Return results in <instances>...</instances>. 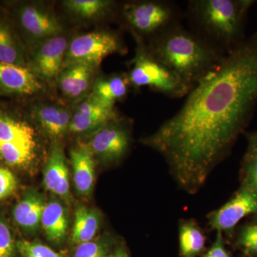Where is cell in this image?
Wrapping results in <instances>:
<instances>
[{
	"label": "cell",
	"mask_w": 257,
	"mask_h": 257,
	"mask_svg": "<svg viewBox=\"0 0 257 257\" xmlns=\"http://www.w3.org/2000/svg\"><path fill=\"white\" fill-rule=\"evenodd\" d=\"M182 107L142 139L165 158L181 189L194 194L229 155L257 104V31L224 55Z\"/></svg>",
	"instance_id": "obj_1"
},
{
	"label": "cell",
	"mask_w": 257,
	"mask_h": 257,
	"mask_svg": "<svg viewBox=\"0 0 257 257\" xmlns=\"http://www.w3.org/2000/svg\"><path fill=\"white\" fill-rule=\"evenodd\" d=\"M149 50L192 89L224 57L195 32L177 24L147 43Z\"/></svg>",
	"instance_id": "obj_2"
},
{
	"label": "cell",
	"mask_w": 257,
	"mask_h": 257,
	"mask_svg": "<svg viewBox=\"0 0 257 257\" xmlns=\"http://www.w3.org/2000/svg\"><path fill=\"white\" fill-rule=\"evenodd\" d=\"M250 0H192L186 15L191 30L226 55L243 41V23Z\"/></svg>",
	"instance_id": "obj_3"
},
{
	"label": "cell",
	"mask_w": 257,
	"mask_h": 257,
	"mask_svg": "<svg viewBox=\"0 0 257 257\" xmlns=\"http://www.w3.org/2000/svg\"><path fill=\"white\" fill-rule=\"evenodd\" d=\"M136 53L130 62L128 73L132 87L136 89L148 87L170 98L187 96L190 88L175 72L152 55L146 42L138 37H136Z\"/></svg>",
	"instance_id": "obj_4"
},
{
	"label": "cell",
	"mask_w": 257,
	"mask_h": 257,
	"mask_svg": "<svg viewBox=\"0 0 257 257\" xmlns=\"http://www.w3.org/2000/svg\"><path fill=\"white\" fill-rule=\"evenodd\" d=\"M121 15L135 37L147 42L180 23L182 18L178 6L167 0L126 3L121 8Z\"/></svg>",
	"instance_id": "obj_5"
},
{
	"label": "cell",
	"mask_w": 257,
	"mask_h": 257,
	"mask_svg": "<svg viewBox=\"0 0 257 257\" xmlns=\"http://www.w3.org/2000/svg\"><path fill=\"white\" fill-rule=\"evenodd\" d=\"M125 50L121 38L115 32L101 30L79 35L69 42L64 67L84 64L96 69L106 57Z\"/></svg>",
	"instance_id": "obj_6"
},
{
	"label": "cell",
	"mask_w": 257,
	"mask_h": 257,
	"mask_svg": "<svg viewBox=\"0 0 257 257\" xmlns=\"http://www.w3.org/2000/svg\"><path fill=\"white\" fill-rule=\"evenodd\" d=\"M130 123L120 116L91 133L85 143L94 159L113 164L124 158L131 147Z\"/></svg>",
	"instance_id": "obj_7"
},
{
	"label": "cell",
	"mask_w": 257,
	"mask_h": 257,
	"mask_svg": "<svg viewBox=\"0 0 257 257\" xmlns=\"http://www.w3.org/2000/svg\"><path fill=\"white\" fill-rule=\"evenodd\" d=\"M252 214H257V195L241 187L229 202L208 214V222L216 232L229 233L243 217Z\"/></svg>",
	"instance_id": "obj_8"
},
{
	"label": "cell",
	"mask_w": 257,
	"mask_h": 257,
	"mask_svg": "<svg viewBox=\"0 0 257 257\" xmlns=\"http://www.w3.org/2000/svg\"><path fill=\"white\" fill-rule=\"evenodd\" d=\"M119 117L114 105L102 102L91 94L76 106L69 130L76 134H91Z\"/></svg>",
	"instance_id": "obj_9"
},
{
	"label": "cell",
	"mask_w": 257,
	"mask_h": 257,
	"mask_svg": "<svg viewBox=\"0 0 257 257\" xmlns=\"http://www.w3.org/2000/svg\"><path fill=\"white\" fill-rule=\"evenodd\" d=\"M18 20L23 31L37 41H46L62 32V25L55 15L40 5L27 4L21 7Z\"/></svg>",
	"instance_id": "obj_10"
},
{
	"label": "cell",
	"mask_w": 257,
	"mask_h": 257,
	"mask_svg": "<svg viewBox=\"0 0 257 257\" xmlns=\"http://www.w3.org/2000/svg\"><path fill=\"white\" fill-rule=\"evenodd\" d=\"M69 42L58 35L43 42L32 57L31 69L37 77L52 81L58 78L63 69Z\"/></svg>",
	"instance_id": "obj_11"
},
{
	"label": "cell",
	"mask_w": 257,
	"mask_h": 257,
	"mask_svg": "<svg viewBox=\"0 0 257 257\" xmlns=\"http://www.w3.org/2000/svg\"><path fill=\"white\" fill-rule=\"evenodd\" d=\"M43 175L44 184L47 190L64 202H71L68 165L63 147L57 142L52 144Z\"/></svg>",
	"instance_id": "obj_12"
},
{
	"label": "cell",
	"mask_w": 257,
	"mask_h": 257,
	"mask_svg": "<svg viewBox=\"0 0 257 257\" xmlns=\"http://www.w3.org/2000/svg\"><path fill=\"white\" fill-rule=\"evenodd\" d=\"M38 77L28 66L0 63V93L32 95L42 90Z\"/></svg>",
	"instance_id": "obj_13"
},
{
	"label": "cell",
	"mask_w": 257,
	"mask_h": 257,
	"mask_svg": "<svg viewBox=\"0 0 257 257\" xmlns=\"http://www.w3.org/2000/svg\"><path fill=\"white\" fill-rule=\"evenodd\" d=\"M69 157L76 190L81 195H90L94 188L95 159L84 143L72 149Z\"/></svg>",
	"instance_id": "obj_14"
},
{
	"label": "cell",
	"mask_w": 257,
	"mask_h": 257,
	"mask_svg": "<svg viewBox=\"0 0 257 257\" xmlns=\"http://www.w3.org/2000/svg\"><path fill=\"white\" fill-rule=\"evenodd\" d=\"M45 197L36 190L28 191L15 205L13 215L17 224L28 233H34L41 226L46 206Z\"/></svg>",
	"instance_id": "obj_15"
},
{
	"label": "cell",
	"mask_w": 257,
	"mask_h": 257,
	"mask_svg": "<svg viewBox=\"0 0 257 257\" xmlns=\"http://www.w3.org/2000/svg\"><path fill=\"white\" fill-rule=\"evenodd\" d=\"M96 69L84 64H73L62 69L59 75L61 92L69 99H79L89 91Z\"/></svg>",
	"instance_id": "obj_16"
},
{
	"label": "cell",
	"mask_w": 257,
	"mask_h": 257,
	"mask_svg": "<svg viewBox=\"0 0 257 257\" xmlns=\"http://www.w3.org/2000/svg\"><path fill=\"white\" fill-rule=\"evenodd\" d=\"M41 226L51 242L59 244L64 241L69 219L67 209L60 201L52 199L47 202L42 214Z\"/></svg>",
	"instance_id": "obj_17"
},
{
	"label": "cell",
	"mask_w": 257,
	"mask_h": 257,
	"mask_svg": "<svg viewBox=\"0 0 257 257\" xmlns=\"http://www.w3.org/2000/svg\"><path fill=\"white\" fill-rule=\"evenodd\" d=\"M34 114L47 135L55 140L68 131L72 116L67 108L51 104L37 106Z\"/></svg>",
	"instance_id": "obj_18"
},
{
	"label": "cell",
	"mask_w": 257,
	"mask_h": 257,
	"mask_svg": "<svg viewBox=\"0 0 257 257\" xmlns=\"http://www.w3.org/2000/svg\"><path fill=\"white\" fill-rule=\"evenodd\" d=\"M131 87L128 74L118 73L101 77L92 85L91 94L102 102L115 105L127 95Z\"/></svg>",
	"instance_id": "obj_19"
},
{
	"label": "cell",
	"mask_w": 257,
	"mask_h": 257,
	"mask_svg": "<svg viewBox=\"0 0 257 257\" xmlns=\"http://www.w3.org/2000/svg\"><path fill=\"white\" fill-rule=\"evenodd\" d=\"M207 237L194 219H184L179 226V256L198 257L206 252Z\"/></svg>",
	"instance_id": "obj_20"
},
{
	"label": "cell",
	"mask_w": 257,
	"mask_h": 257,
	"mask_svg": "<svg viewBox=\"0 0 257 257\" xmlns=\"http://www.w3.org/2000/svg\"><path fill=\"white\" fill-rule=\"evenodd\" d=\"M101 221L99 211L84 205L77 206L74 214L71 243L77 246L80 243L92 241L100 227Z\"/></svg>",
	"instance_id": "obj_21"
},
{
	"label": "cell",
	"mask_w": 257,
	"mask_h": 257,
	"mask_svg": "<svg viewBox=\"0 0 257 257\" xmlns=\"http://www.w3.org/2000/svg\"><path fill=\"white\" fill-rule=\"evenodd\" d=\"M0 63L27 66L23 45L4 18H0Z\"/></svg>",
	"instance_id": "obj_22"
},
{
	"label": "cell",
	"mask_w": 257,
	"mask_h": 257,
	"mask_svg": "<svg viewBox=\"0 0 257 257\" xmlns=\"http://www.w3.org/2000/svg\"><path fill=\"white\" fill-rule=\"evenodd\" d=\"M35 130L26 121L0 111V143L37 144Z\"/></svg>",
	"instance_id": "obj_23"
},
{
	"label": "cell",
	"mask_w": 257,
	"mask_h": 257,
	"mask_svg": "<svg viewBox=\"0 0 257 257\" xmlns=\"http://www.w3.org/2000/svg\"><path fill=\"white\" fill-rule=\"evenodd\" d=\"M64 5L74 16L89 20L110 14L115 3L109 0H67Z\"/></svg>",
	"instance_id": "obj_24"
},
{
	"label": "cell",
	"mask_w": 257,
	"mask_h": 257,
	"mask_svg": "<svg viewBox=\"0 0 257 257\" xmlns=\"http://www.w3.org/2000/svg\"><path fill=\"white\" fill-rule=\"evenodd\" d=\"M37 144L0 143V158L12 167H28L36 157Z\"/></svg>",
	"instance_id": "obj_25"
},
{
	"label": "cell",
	"mask_w": 257,
	"mask_h": 257,
	"mask_svg": "<svg viewBox=\"0 0 257 257\" xmlns=\"http://www.w3.org/2000/svg\"><path fill=\"white\" fill-rule=\"evenodd\" d=\"M116 243L109 235L76 246L72 257H106Z\"/></svg>",
	"instance_id": "obj_26"
},
{
	"label": "cell",
	"mask_w": 257,
	"mask_h": 257,
	"mask_svg": "<svg viewBox=\"0 0 257 257\" xmlns=\"http://www.w3.org/2000/svg\"><path fill=\"white\" fill-rule=\"evenodd\" d=\"M236 246L246 256L257 257V221L242 227L236 239Z\"/></svg>",
	"instance_id": "obj_27"
},
{
	"label": "cell",
	"mask_w": 257,
	"mask_h": 257,
	"mask_svg": "<svg viewBox=\"0 0 257 257\" xmlns=\"http://www.w3.org/2000/svg\"><path fill=\"white\" fill-rule=\"evenodd\" d=\"M241 187L257 195V152L247 150L243 158Z\"/></svg>",
	"instance_id": "obj_28"
},
{
	"label": "cell",
	"mask_w": 257,
	"mask_h": 257,
	"mask_svg": "<svg viewBox=\"0 0 257 257\" xmlns=\"http://www.w3.org/2000/svg\"><path fill=\"white\" fill-rule=\"evenodd\" d=\"M18 253L23 257H66L50 246L37 241L19 240L17 241Z\"/></svg>",
	"instance_id": "obj_29"
},
{
	"label": "cell",
	"mask_w": 257,
	"mask_h": 257,
	"mask_svg": "<svg viewBox=\"0 0 257 257\" xmlns=\"http://www.w3.org/2000/svg\"><path fill=\"white\" fill-rule=\"evenodd\" d=\"M18 253L17 241L9 224L0 217V257H16Z\"/></svg>",
	"instance_id": "obj_30"
},
{
	"label": "cell",
	"mask_w": 257,
	"mask_h": 257,
	"mask_svg": "<svg viewBox=\"0 0 257 257\" xmlns=\"http://www.w3.org/2000/svg\"><path fill=\"white\" fill-rule=\"evenodd\" d=\"M18 188V181L14 174L0 166V200L13 195Z\"/></svg>",
	"instance_id": "obj_31"
},
{
	"label": "cell",
	"mask_w": 257,
	"mask_h": 257,
	"mask_svg": "<svg viewBox=\"0 0 257 257\" xmlns=\"http://www.w3.org/2000/svg\"><path fill=\"white\" fill-rule=\"evenodd\" d=\"M202 257H231L225 247L222 233L216 232L215 241Z\"/></svg>",
	"instance_id": "obj_32"
},
{
	"label": "cell",
	"mask_w": 257,
	"mask_h": 257,
	"mask_svg": "<svg viewBox=\"0 0 257 257\" xmlns=\"http://www.w3.org/2000/svg\"><path fill=\"white\" fill-rule=\"evenodd\" d=\"M106 257H131V255L124 243H118Z\"/></svg>",
	"instance_id": "obj_33"
},
{
	"label": "cell",
	"mask_w": 257,
	"mask_h": 257,
	"mask_svg": "<svg viewBox=\"0 0 257 257\" xmlns=\"http://www.w3.org/2000/svg\"><path fill=\"white\" fill-rule=\"evenodd\" d=\"M248 150L257 152V132L247 134Z\"/></svg>",
	"instance_id": "obj_34"
},
{
	"label": "cell",
	"mask_w": 257,
	"mask_h": 257,
	"mask_svg": "<svg viewBox=\"0 0 257 257\" xmlns=\"http://www.w3.org/2000/svg\"><path fill=\"white\" fill-rule=\"evenodd\" d=\"M248 257H251V256H248Z\"/></svg>",
	"instance_id": "obj_35"
}]
</instances>
